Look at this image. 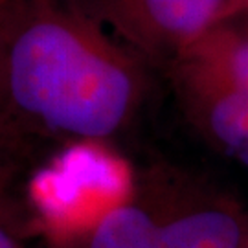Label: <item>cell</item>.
I'll return each instance as SVG.
<instances>
[{
    "label": "cell",
    "instance_id": "1",
    "mask_svg": "<svg viewBox=\"0 0 248 248\" xmlns=\"http://www.w3.org/2000/svg\"><path fill=\"white\" fill-rule=\"evenodd\" d=\"M133 76L52 0L0 2V140L112 134L131 110Z\"/></svg>",
    "mask_w": 248,
    "mask_h": 248
},
{
    "label": "cell",
    "instance_id": "2",
    "mask_svg": "<svg viewBox=\"0 0 248 248\" xmlns=\"http://www.w3.org/2000/svg\"><path fill=\"white\" fill-rule=\"evenodd\" d=\"M59 213L68 221L64 230L89 235L107 213L127 204L129 177L124 164L98 147L70 151L57 178H52Z\"/></svg>",
    "mask_w": 248,
    "mask_h": 248
},
{
    "label": "cell",
    "instance_id": "3",
    "mask_svg": "<svg viewBox=\"0 0 248 248\" xmlns=\"http://www.w3.org/2000/svg\"><path fill=\"white\" fill-rule=\"evenodd\" d=\"M164 248H241L245 230L222 210H201L160 222Z\"/></svg>",
    "mask_w": 248,
    "mask_h": 248
},
{
    "label": "cell",
    "instance_id": "4",
    "mask_svg": "<svg viewBox=\"0 0 248 248\" xmlns=\"http://www.w3.org/2000/svg\"><path fill=\"white\" fill-rule=\"evenodd\" d=\"M85 239L87 248H164L160 222L129 202L107 213Z\"/></svg>",
    "mask_w": 248,
    "mask_h": 248
},
{
    "label": "cell",
    "instance_id": "5",
    "mask_svg": "<svg viewBox=\"0 0 248 248\" xmlns=\"http://www.w3.org/2000/svg\"><path fill=\"white\" fill-rule=\"evenodd\" d=\"M134 17L143 18L153 30L175 37L197 33L210 20L219 0H122Z\"/></svg>",
    "mask_w": 248,
    "mask_h": 248
},
{
    "label": "cell",
    "instance_id": "6",
    "mask_svg": "<svg viewBox=\"0 0 248 248\" xmlns=\"http://www.w3.org/2000/svg\"><path fill=\"white\" fill-rule=\"evenodd\" d=\"M215 136L248 166V92L232 90L212 110Z\"/></svg>",
    "mask_w": 248,
    "mask_h": 248
},
{
    "label": "cell",
    "instance_id": "7",
    "mask_svg": "<svg viewBox=\"0 0 248 248\" xmlns=\"http://www.w3.org/2000/svg\"><path fill=\"white\" fill-rule=\"evenodd\" d=\"M228 76L233 90L248 92V45L237 46L228 57Z\"/></svg>",
    "mask_w": 248,
    "mask_h": 248
},
{
    "label": "cell",
    "instance_id": "8",
    "mask_svg": "<svg viewBox=\"0 0 248 248\" xmlns=\"http://www.w3.org/2000/svg\"><path fill=\"white\" fill-rule=\"evenodd\" d=\"M0 248H18L15 235L9 230V222L6 219L2 202H0Z\"/></svg>",
    "mask_w": 248,
    "mask_h": 248
},
{
    "label": "cell",
    "instance_id": "9",
    "mask_svg": "<svg viewBox=\"0 0 248 248\" xmlns=\"http://www.w3.org/2000/svg\"><path fill=\"white\" fill-rule=\"evenodd\" d=\"M241 248H248V232H245V237H243V243H241Z\"/></svg>",
    "mask_w": 248,
    "mask_h": 248
},
{
    "label": "cell",
    "instance_id": "10",
    "mask_svg": "<svg viewBox=\"0 0 248 248\" xmlns=\"http://www.w3.org/2000/svg\"><path fill=\"white\" fill-rule=\"evenodd\" d=\"M0 2H8V0H0Z\"/></svg>",
    "mask_w": 248,
    "mask_h": 248
}]
</instances>
